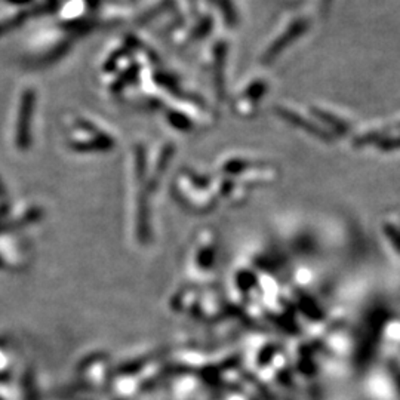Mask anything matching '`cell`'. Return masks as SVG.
<instances>
[{
    "mask_svg": "<svg viewBox=\"0 0 400 400\" xmlns=\"http://www.w3.org/2000/svg\"><path fill=\"white\" fill-rule=\"evenodd\" d=\"M384 239L390 253L400 261V224H387L384 230Z\"/></svg>",
    "mask_w": 400,
    "mask_h": 400,
    "instance_id": "1",
    "label": "cell"
}]
</instances>
